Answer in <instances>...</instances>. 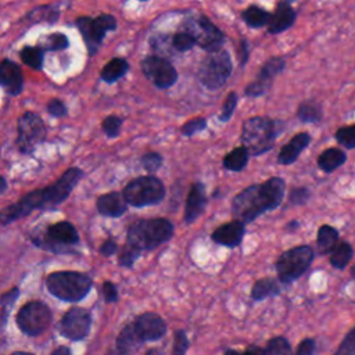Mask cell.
Returning a JSON list of instances; mask_svg holds the SVG:
<instances>
[{"instance_id":"41","label":"cell","mask_w":355,"mask_h":355,"mask_svg":"<svg viewBox=\"0 0 355 355\" xmlns=\"http://www.w3.org/2000/svg\"><path fill=\"white\" fill-rule=\"evenodd\" d=\"M103 131L109 138H117L120 135L121 127H122V120L117 116H110L103 121Z\"/></svg>"},{"instance_id":"19","label":"cell","mask_w":355,"mask_h":355,"mask_svg":"<svg viewBox=\"0 0 355 355\" xmlns=\"http://www.w3.org/2000/svg\"><path fill=\"white\" fill-rule=\"evenodd\" d=\"M23 73L21 69L10 62L5 60L0 63V87H3L10 95H20L23 89Z\"/></svg>"},{"instance_id":"42","label":"cell","mask_w":355,"mask_h":355,"mask_svg":"<svg viewBox=\"0 0 355 355\" xmlns=\"http://www.w3.org/2000/svg\"><path fill=\"white\" fill-rule=\"evenodd\" d=\"M140 163H142V167H143L147 172L153 174V172H156V171H158V170L161 168V165H163V157H161L158 153H147V154H145V156L142 157Z\"/></svg>"},{"instance_id":"2","label":"cell","mask_w":355,"mask_h":355,"mask_svg":"<svg viewBox=\"0 0 355 355\" xmlns=\"http://www.w3.org/2000/svg\"><path fill=\"white\" fill-rule=\"evenodd\" d=\"M286 196V182L273 176L242 190L232 201L235 219L246 224L255 221L265 212L277 208Z\"/></svg>"},{"instance_id":"44","label":"cell","mask_w":355,"mask_h":355,"mask_svg":"<svg viewBox=\"0 0 355 355\" xmlns=\"http://www.w3.org/2000/svg\"><path fill=\"white\" fill-rule=\"evenodd\" d=\"M207 127V121L204 118H194L188 121L183 127H182V134L185 136H193L201 131H204Z\"/></svg>"},{"instance_id":"1","label":"cell","mask_w":355,"mask_h":355,"mask_svg":"<svg viewBox=\"0 0 355 355\" xmlns=\"http://www.w3.org/2000/svg\"><path fill=\"white\" fill-rule=\"evenodd\" d=\"M82 176V170L74 167L67 170L52 186L27 193L20 201L0 210V225H9L30 215L35 210L56 208L70 197Z\"/></svg>"},{"instance_id":"27","label":"cell","mask_w":355,"mask_h":355,"mask_svg":"<svg viewBox=\"0 0 355 355\" xmlns=\"http://www.w3.org/2000/svg\"><path fill=\"white\" fill-rule=\"evenodd\" d=\"M129 70V64L124 59H113L102 70V78L107 84H114L121 80Z\"/></svg>"},{"instance_id":"20","label":"cell","mask_w":355,"mask_h":355,"mask_svg":"<svg viewBox=\"0 0 355 355\" xmlns=\"http://www.w3.org/2000/svg\"><path fill=\"white\" fill-rule=\"evenodd\" d=\"M127 210H128V203L125 201L121 193L111 192L98 199V211L104 217L118 218L124 215Z\"/></svg>"},{"instance_id":"40","label":"cell","mask_w":355,"mask_h":355,"mask_svg":"<svg viewBox=\"0 0 355 355\" xmlns=\"http://www.w3.org/2000/svg\"><path fill=\"white\" fill-rule=\"evenodd\" d=\"M334 355H355V326L341 340Z\"/></svg>"},{"instance_id":"39","label":"cell","mask_w":355,"mask_h":355,"mask_svg":"<svg viewBox=\"0 0 355 355\" xmlns=\"http://www.w3.org/2000/svg\"><path fill=\"white\" fill-rule=\"evenodd\" d=\"M189 338L185 330L179 329L174 333V345H172V355H186L189 349Z\"/></svg>"},{"instance_id":"50","label":"cell","mask_w":355,"mask_h":355,"mask_svg":"<svg viewBox=\"0 0 355 355\" xmlns=\"http://www.w3.org/2000/svg\"><path fill=\"white\" fill-rule=\"evenodd\" d=\"M117 251H118V246H117V243H116L114 240H111V239L106 240V242L102 244V247H100V254H102V255H106V257H111V255H114Z\"/></svg>"},{"instance_id":"26","label":"cell","mask_w":355,"mask_h":355,"mask_svg":"<svg viewBox=\"0 0 355 355\" xmlns=\"http://www.w3.org/2000/svg\"><path fill=\"white\" fill-rule=\"evenodd\" d=\"M338 243V230L330 225H322L318 230L316 244L320 254H330Z\"/></svg>"},{"instance_id":"13","label":"cell","mask_w":355,"mask_h":355,"mask_svg":"<svg viewBox=\"0 0 355 355\" xmlns=\"http://www.w3.org/2000/svg\"><path fill=\"white\" fill-rule=\"evenodd\" d=\"M92 327V315L85 308H71L62 319L59 325V331L63 337L80 341L88 337Z\"/></svg>"},{"instance_id":"23","label":"cell","mask_w":355,"mask_h":355,"mask_svg":"<svg viewBox=\"0 0 355 355\" xmlns=\"http://www.w3.org/2000/svg\"><path fill=\"white\" fill-rule=\"evenodd\" d=\"M280 280L273 277H264L254 283L251 289V298L254 301H262L268 297L277 295L280 293Z\"/></svg>"},{"instance_id":"57","label":"cell","mask_w":355,"mask_h":355,"mask_svg":"<svg viewBox=\"0 0 355 355\" xmlns=\"http://www.w3.org/2000/svg\"><path fill=\"white\" fill-rule=\"evenodd\" d=\"M142 2H146V0H142Z\"/></svg>"},{"instance_id":"17","label":"cell","mask_w":355,"mask_h":355,"mask_svg":"<svg viewBox=\"0 0 355 355\" xmlns=\"http://www.w3.org/2000/svg\"><path fill=\"white\" fill-rule=\"evenodd\" d=\"M244 233H246L244 224L240 222V221H237V219H235V221H232V222L224 224V225H221L219 228H217V229L212 232L211 239H212L217 244H221V246L233 248V247L240 246V243L243 242Z\"/></svg>"},{"instance_id":"15","label":"cell","mask_w":355,"mask_h":355,"mask_svg":"<svg viewBox=\"0 0 355 355\" xmlns=\"http://www.w3.org/2000/svg\"><path fill=\"white\" fill-rule=\"evenodd\" d=\"M142 71L160 89H168L178 78L174 66L160 56L146 57L142 62Z\"/></svg>"},{"instance_id":"31","label":"cell","mask_w":355,"mask_h":355,"mask_svg":"<svg viewBox=\"0 0 355 355\" xmlns=\"http://www.w3.org/2000/svg\"><path fill=\"white\" fill-rule=\"evenodd\" d=\"M284 67V62L279 57L271 59L261 70L260 75H258V82H261L264 87H269V82L273 80V77H276Z\"/></svg>"},{"instance_id":"25","label":"cell","mask_w":355,"mask_h":355,"mask_svg":"<svg viewBox=\"0 0 355 355\" xmlns=\"http://www.w3.org/2000/svg\"><path fill=\"white\" fill-rule=\"evenodd\" d=\"M19 297H20L19 287H13L9 291L0 295V336H3V333H5V327L8 325L9 315L13 309L16 301L19 300Z\"/></svg>"},{"instance_id":"8","label":"cell","mask_w":355,"mask_h":355,"mask_svg":"<svg viewBox=\"0 0 355 355\" xmlns=\"http://www.w3.org/2000/svg\"><path fill=\"white\" fill-rule=\"evenodd\" d=\"M232 73V62L225 51L210 52L199 70L200 82L208 89H218L225 85Z\"/></svg>"},{"instance_id":"6","label":"cell","mask_w":355,"mask_h":355,"mask_svg":"<svg viewBox=\"0 0 355 355\" xmlns=\"http://www.w3.org/2000/svg\"><path fill=\"white\" fill-rule=\"evenodd\" d=\"M122 196L128 206L136 208L156 206L164 200L165 186L153 175L139 176L125 186Z\"/></svg>"},{"instance_id":"46","label":"cell","mask_w":355,"mask_h":355,"mask_svg":"<svg viewBox=\"0 0 355 355\" xmlns=\"http://www.w3.org/2000/svg\"><path fill=\"white\" fill-rule=\"evenodd\" d=\"M48 111L51 116L56 117V118H60V117H66L67 116V107L66 104L59 100V99H53L51 100V103L48 104Z\"/></svg>"},{"instance_id":"55","label":"cell","mask_w":355,"mask_h":355,"mask_svg":"<svg viewBox=\"0 0 355 355\" xmlns=\"http://www.w3.org/2000/svg\"><path fill=\"white\" fill-rule=\"evenodd\" d=\"M12 355H34V354L26 352V351H17V352H15V354H12Z\"/></svg>"},{"instance_id":"34","label":"cell","mask_w":355,"mask_h":355,"mask_svg":"<svg viewBox=\"0 0 355 355\" xmlns=\"http://www.w3.org/2000/svg\"><path fill=\"white\" fill-rule=\"evenodd\" d=\"M298 118L302 122H319L322 118V110L319 107V104L313 103V102H304L300 107H298V113H297Z\"/></svg>"},{"instance_id":"33","label":"cell","mask_w":355,"mask_h":355,"mask_svg":"<svg viewBox=\"0 0 355 355\" xmlns=\"http://www.w3.org/2000/svg\"><path fill=\"white\" fill-rule=\"evenodd\" d=\"M265 355H294L290 343L282 337H273L266 343V347L264 348Z\"/></svg>"},{"instance_id":"29","label":"cell","mask_w":355,"mask_h":355,"mask_svg":"<svg viewBox=\"0 0 355 355\" xmlns=\"http://www.w3.org/2000/svg\"><path fill=\"white\" fill-rule=\"evenodd\" d=\"M352 255H354V250L349 243L347 242L337 243V246L330 253V265L341 271L349 264V261L352 260Z\"/></svg>"},{"instance_id":"10","label":"cell","mask_w":355,"mask_h":355,"mask_svg":"<svg viewBox=\"0 0 355 355\" xmlns=\"http://www.w3.org/2000/svg\"><path fill=\"white\" fill-rule=\"evenodd\" d=\"M46 139L44 120L35 113H24L17 122V147L23 154H31Z\"/></svg>"},{"instance_id":"12","label":"cell","mask_w":355,"mask_h":355,"mask_svg":"<svg viewBox=\"0 0 355 355\" xmlns=\"http://www.w3.org/2000/svg\"><path fill=\"white\" fill-rule=\"evenodd\" d=\"M33 240L38 247L49 251H64L80 242V235L73 224L63 221L49 226L46 236L35 237Z\"/></svg>"},{"instance_id":"49","label":"cell","mask_w":355,"mask_h":355,"mask_svg":"<svg viewBox=\"0 0 355 355\" xmlns=\"http://www.w3.org/2000/svg\"><path fill=\"white\" fill-rule=\"evenodd\" d=\"M224 355H265V351L258 345H250L246 351L240 352L236 349H226Z\"/></svg>"},{"instance_id":"18","label":"cell","mask_w":355,"mask_h":355,"mask_svg":"<svg viewBox=\"0 0 355 355\" xmlns=\"http://www.w3.org/2000/svg\"><path fill=\"white\" fill-rule=\"evenodd\" d=\"M207 206V193L206 186L200 182H196L192 185L190 192L186 199V207H185V222L193 224L206 210Z\"/></svg>"},{"instance_id":"4","label":"cell","mask_w":355,"mask_h":355,"mask_svg":"<svg viewBox=\"0 0 355 355\" xmlns=\"http://www.w3.org/2000/svg\"><path fill=\"white\" fill-rule=\"evenodd\" d=\"M92 277L75 271H57L48 276L46 287L56 298L67 302L84 300L92 289Z\"/></svg>"},{"instance_id":"45","label":"cell","mask_w":355,"mask_h":355,"mask_svg":"<svg viewBox=\"0 0 355 355\" xmlns=\"http://www.w3.org/2000/svg\"><path fill=\"white\" fill-rule=\"evenodd\" d=\"M236 104H237V95L236 93H229L225 103H224V107H222V113L219 116V120L226 122L230 120V117L233 116V111L236 109Z\"/></svg>"},{"instance_id":"36","label":"cell","mask_w":355,"mask_h":355,"mask_svg":"<svg viewBox=\"0 0 355 355\" xmlns=\"http://www.w3.org/2000/svg\"><path fill=\"white\" fill-rule=\"evenodd\" d=\"M194 45H196V39L189 31H181L172 38V46L176 52H188Z\"/></svg>"},{"instance_id":"9","label":"cell","mask_w":355,"mask_h":355,"mask_svg":"<svg viewBox=\"0 0 355 355\" xmlns=\"http://www.w3.org/2000/svg\"><path fill=\"white\" fill-rule=\"evenodd\" d=\"M16 322L24 334L35 337L49 329L52 323V311L42 301H30L19 311Z\"/></svg>"},{"instance_id":"3","label":"cell","mask_w":355,"mask_h":355,"mask_svg":"<svg viewBox=\"0 0 355 355\" xmlns=\"http://www.w3.org/2000/svg\"><path fill=\"white\" fill-rule=\"evenodd\" d=\"M174 236V225L165 218L139 219L135 221L127 233L131 246L140 251L154 250L158 246L167 243Z\"/></svg>"},{"instance_id":"24","label":"cell","mask_w":355,"mask_h":355,"mask_svg":"<svg viewBox=\"0 0 355 355\" xmlns=\"http://www.w3.org/2000/svg\"><path fill=\"white\" fill-rule=\"evenodd\" d=\"M347 160V156L343 150L340 149H336V147H331V149H327L325 150L319 158H318V165L322 171L330 174L333 171H336L337 168H340Z\"/></svg>"},{"instance_id":"52","label":"cell","mask_w":355,"mask_h":355,"mask_svg":"<svg viewBox=\"0 0 355 355\" xmlns=\"http://www.w3.org/2000/svg\"><path fill=\"white\" fill-rule=\"evenodd\" d=\"M6 190H8V181L3 176H0V194L5 193Z\"/></svg>"},{"instance_id":"38","label":"cell","mask_w":355,"mask_h":355,"mask_svg":"<svg viewBox=\"0 0 355 355\" xmlns=\"http://www.w3.org/2000/svg\"><path fill=\"white\" fill-rule=\"evenodd\" d=\"M336 140L345 149H355V125L340 128L336 132Z\"/></svg>"},{"instance_id":"37","label":"cell","mask_w":355,"mask_h":355,"mask_svg":"<svg viewBox=\"0 0 355 355\" xmlns=\"http://www.w3.org/2000/svg\"><path fill=\"white\" fill-rule=\"evenodd\" d=\"M140 253H142L140 250H138L136 247L127 243L124 246V248L120 251V255H118L120 265L125 266V268H131L135 264V261L140 257Z\"/></svg>"},{"instance_id":"7","label":"cell","mask_w":355,"mask_h":355,"mask_svg":"<svg viewBox=\"0 0 355 355\" xmlns=\"http://www.w3.org/2000/svg\"><path fill=\"white\" fill-rule=\"evenodd\" d=\"M313 257L315 253L309 246H297L286 250L279 255L275 264L277 279L284 284L295 282L308 271Z\"/></svg>"},{"instance_id":"28","label":"cell","mask_w":355,"mask_h":355,"mask_svg":"<svg viewBox=\"0 0 355 355\" xmlns=\"http://www.w3.org/2000/svg\"><path fill=\"white\" fill-rule=\"evenodd\" d=\"M248 157H250V153H248V150L244 146L236 147L235 150H232L230 153H228L225 156L224 167L228 171L240 172V171H243L246 168V165L248 163Z\"/></svg>"},{"instance_id":"21","label":"cell","mask_w":355,"mask_h":355,"mask_svg":"<svg viewBox=\"0 0 355 355\" xmlns=\"http://www.w3.org/2000/svg\"><path fill=\"white\" fill-rule=\"evenodd\" d=\"M311 136L305 132L297 134L287 145H284L277 156V163L282 165H290L295 163L298 156L302 153V150L309 145Z\"/></svg>"},{"instance_id":"53","label":"cell","mask_w":355,"mask_h":355,"mask_svg":"<svg viewBox=\"0 0 355 355\" xmlns=\"http://www.w3.org/2000/svg\"><path fill=\"white\" fill-rule=\"evenodd\" d=\"M107 355H131V352H127V351L120 349V348H117V347H116V349L110 351Z\"/></svg>"},{"instance_id":"14","label":"cell","mask_w":355,"mask_h":355,"mask_svg":"<svg viewBox=\"0 0 355 355\" xmlns=\"http://www.w3.org/2000/svg\"><path fill=\"white\" fill-rule=\"evenodd\" d=\"M186 31H189L194 39L196 45L207 52H215L224 44V34L204 16L193 19L188 23Z\"/></svg>"},{"instance_id":"5","label":"cell","mask_w":355,"mask_h":355,"mask_svg":"<svg viewBox=\"0 0 355 355\" xmlns=\"http://www.w3.org/2000/svg\"><path fill=\"white\" fill-rule=\"evenodd\" d=\"M277 135L275 121L266 117H254L243 124L242 143L251 156H261L273 147Z\"/></svg>"},{"instance_id":"47","label":"cell","mask_w":355,"mask_h":355,"mask_svg":"<svg viewBox=\"0 0 355 355\" xmlns=\"http://www.w3.org/2000/svg\"><path fill=\"white\" fill-rule=\"evenodd\" d=\"M316 349V343L313 338H304L298 345H297V351L295 355H313Z\"/></svg>"},{"instance_id":"43","label":"cell","mask_w":355,"mask_h":355,"mask_svg":"<svg viewBox=\"0 0 355 355\" xmlns=\"http://www.w3.org/2000/svg\"><path fill=\"white\" fill-rule=\"evenodd\" d=\"M311 192L307 188H293L289 193V200L293 206H304L308 203Z\"/></svg>"},{"instance_id":"48","label":"cell","mask_w":355,"mask_h":355,"mask_svg":"<svg viewBox=\"0 0 355 355\" xmlns=\"http://www.w3.org/2000/svg\"><path fill=\"white\" fill-rule=\"evenodd\" d=\"M103 297H104L106 302H117L118 301V289L113 282L107 280L103 283Z\"/></svg>"},{"instance_id":"54","label":"cell","mask_w":355,"mask_h":355,"mask_svg":"<svg viewBox=\"0 0 355 355\" xmlns=\"http://www.w3.org/2000/svg\"><path fill=\"white\" fill-rule=\"evenodd\" d=\"M145 355H163V352H161L158 348H152V349H149Z\"/></svg>"},{"instance_id":"32","label":"cell","mask_w":355,"mask_h":355,"mask_svg":"<svg viewBox=\"0 0 355 355\" xmlns=\"http://www.w3.org/2000/svg\"><path fill=\"white\" fill-rule=\"evenodd\" d=\"M38 46L45 52V51H51V52H57V51H64L69 48V38L64 34H51L45 38H42L38 44Z\"/></svg>"},{"instance_id":"11","label":"cell","mask_w":355,"mask_h":355,"mask_svg":"<svg viewBox=\"0 0 355 355\" xmlns=\"http://www.w3.org/2000/svg\"><path fill=\"white\" fill-rule=\"evenodd\" d=\"M77 26L85 39L89 53L93 56L100 48L106 33L117 28V20L110 15H102L92 20L89 17H81L77 20Z\"/></svg>"},{"instance_id":"22","label":"cell","mask_w":355,"mask_h":355,"mask_svg":"<svg viewBox=\"0 0 355 355\" xmlns=\"http://www.w3.org/2000/svg\"><path fill=\"white\" fill-rule=\"evenodd\" d=\"M295 20L294 9L287 3L282 2L277 5V9L273 16H271L268 23V31L271 34H280L290 28Z\"/></svg>"},{"instance_id":"35","label":"cell","mask_w":355,"mask_h":355,"mask_svg":"<svg viewBox=\"0 0 355 355\" xmlns=\"http://www.w3.org/2000/svg\"><path fill=\"white\" fill-rule=\"evenodd\" d=\"M21 60L24 64L34 70H41L44 66V51L37 46V48H24L21 52Z\"/></svg>"},{"instance_id":"16","label":"cell","mask_w":355,"mask_h":355,"mask_svg":"<svg viewBox=\"0 0 355 355\" xmlns=\"http://www.w3.org/2000/svg\"><path fill=\"white\" fill-rule=\"evenodd\" d=\"M131 326L140 344L146 341H157L167 333L165 320L154 312H145L136 316V319L131 322Z\"/></svg>"},{"instance_id":"30","label":"cell","mask_w":355,"mask_h":355,"mask_svg":"<svg viewBox=\"0 0 355 355\" xmlns=\"http://www.w3.org/2000/svg\"><path fill=\"white\" fill-rule=\"evenodd\" d=\"M269 19L271 16L257 6H251L243 12V20L251 28H261L266 26L269 23Z\"/></svg>"},{"instance_id":"51","label":"cell","mask_w":355,"mask_h":355,"mask_svg":"<svg viewBox=\"0 0 355 355\" xmlns=\"http://www.w3.org/2000/svg\"><path fill=\"white\" fill-rule=\"evenodd\" d=\"M52 355H71V351H70L69 347L62 345V347H57V348L52 352Z\"/></svg>"},{"instance_id":"56","label":"cell","mask_w":355,"mask_h":355,"mask_svg":"<svg viewBox=\"0 0 355 355\" xmlns=\"http://www.w3.org/2000/svg\"><path fill=\"white\" fill-rule=\"evenodd\" d=\"M351 276H352V279L355 280V264H354V266L351 268Z\"/></svg>"}]
</instances>
